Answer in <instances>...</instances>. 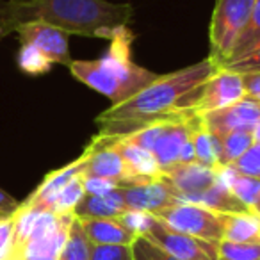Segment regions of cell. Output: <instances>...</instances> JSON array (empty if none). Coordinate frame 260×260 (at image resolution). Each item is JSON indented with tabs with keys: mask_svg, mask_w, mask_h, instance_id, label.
<instances>
[{
	"mask_svg": "<svg viewBox=\"0 0 260 260\" xmlns=\"http://www.w3.org/2000/svg\"><path fill=\"white\" fill-rule=\"evenodd\" d=\"M118 191L128 210H141L153 216L178 202L162 177L157 180L123 184L118 187Z\"/></svg>",
	"mask_w": 260,
	"mask_h": 260,
	"instance_id": "30bf717a",
	"label": "cell"
},
{
	"mask_svg": "<svg viewBox=\"0 0 260 260\" xmlns=\"http://www.w3.org/2000/svg\"><path fill=\"white\" fill-rule=\"evenodd\" d=\"M20 207V202H16L9 192H6L4 189H0V216H9L15 214Z\"/></svg>",
	"mask_w": 260,
	"mask_h": 260,
	"instance_id": "d590c367",
	"label": "cell"
},
{
	"mask_svg": "<svg viewBox=\"0 0 260 260\" xmlns=\"http://www.w3.org/2000/svg\"><path fill=\"white\" fill-rule=\"evenodd\" d=\"M260 45V0H255V6H253L251 18H249L248 25L244 27V30L239 36L237 43H235L234 50H232L228 61H235V59H241L242 55H246L248 52H251L253 48H256Z\"/></svg>",
	"mask_w": 260,
	"mask_h": 260,
	"instance_id": "603a6c76",
	"label": "cell"
},
{
	"mask_svg": "<svg viewBox=\"0 0 260 260\" xmlns=\"http://www.w3.org/2000/svg\"><path fill=\"white\" fill-rule=\"evenodd\" d=\"M219 260H260V242H217Z\"/></svg>",
	"mask_w": 260,
	"mask_h": 260,
	"instance_id": "4316f807",
	"label": "cell"
},
{
	"mask_svg": "<svg viewBox=\"0 0 260 260\" xmlns=\"http://www.w3.org/2000/svg\"><path fill=\"white\" fill-rule=\"evenodd\" d=\"M202 119L209 132L219 136V138L230 134V132H237V130L253 132L255 125L260 121V102L244 96L242 100L224 109L202 114Z\"/></svg>",
	"mask_w": 260,
	"mask_h": 260,
	"instance_id": "9c48e42d",
	"label": "cell"
},
{
	"mask_svg": "<svg viewBox=\"0 0 260 260\" xmlns=\"http://www.w3.org/2000/svg\"><path fill=\"white\" fill-rule=\"evenodd\" d=\"M255 0H216L210 20V55L221 66L234 50L239 36L251 18Z\"/></svg>",
	"mask_w": 260,
	"mask_h": 260,
	"instance_id": "5b68a950",
	"label": "cell"
},
{
	"mask_svg": "<svg viewBox=\"0 0 260 260\" xmlns=\"http://www.w3.org/2000/svg\"><path fill=\"white\" fill-rule=\"evenodd\" d=\"M82 184H84V191H86V194H96V196L109 194V192L116 191V189L119 187V182L105 180V178L84 177V175H82Z\"/></svg>",
	"mask_w": 260,
	"mask_h": 260,
	"instance_id": "836d02e7",
	"label": "cell"
},
{
	"mask_svg": "<svg viewBox=\"0 0 260 260\" xmlns=\"http://www.w3.org/2000/svg\"><path fill=\"white\" fill-rule=\"evenodd\" d=\"M126 210L128 209H126L119 191L116 189L104 196L84 194V198L73 210V216L77 219H116Z\"/></svg>",
	"mask_w": 260,
	"mask_h": 260,
	"instance_id": "e0dca14e",
	"label": "cell"
},
{
	"mask_svg": "<svg viewBox=\"0 0 260 260\" xmlns=\"http://www.w3.org/2000/svg\"><path fill=\"white\" fill-rule=\"evenodd\" d=\"M132 30L111 41L100 59L72 61V75L87 87L105 94L112 105L126 102L157 79V73L138 66L132 61Z\"/></svg>",
	"mask_w": 260,
	"mask_h": 260,
	"instance_id": "3957f363",
	"label": "cell"
},
{
	"mask_svg": "<svg viewBox=\"0 0 260 260\" xmlns=\"http://www.w3.org/2000/svg\"><path fill=\"white\" fill-rule=\"evenodd\" d=\"M91 244L132 246L136 235L118 219H79Z\"/></svg>",
	"mask_w": 260,
	"mask_h": 260,
	"instance_id": "ac0fdd59",
	"label": "cell"
},
{
	"mask_svg": "<svg viewBox=\"0 0 260 260\" xmlns=\"http://www.w3.org/2000/svg\"><path fill=\"white\" fill-rule=\"evenodd\" d=\"M246 96L242 77L226 68H219L203 84L200 100L194 105V114L202 116L207 112L219 111Z\"/></svg>",
	"mask_w": 260,
	"mask_h": 260,
	"instance_id": "ba28073f",
	"label": "cell"
},
{
	"mask_svg": "<svg viewBox=\"0 0 260 260\" xmlns=\"http://www.w3.org/2000/svg\"><path fill=\"white\" fill-rule=\"evenodd\" d=\"M228 166L237 171V173L244 175V177L258 178L260 180V143H253L244 155H241L237 160H234Z\"/></svg>",
	"mask_w": 260,
	"mask_h": 260,
	"instance_id": "f1b7e54d",
	"label": "cell"
},
{
	"mask_svg": "<svg viewBox=\"0 0 260 260\" xmlns=\"http://www.w3.org/2000/svg\"><path fill=\"white\" fill-rule=\"evenodd\" d=\"M22 45H32L45 54L54 64H72L68 48V32L45 23H25L15 30Z\"/></svg>",
	"mask_w": 260,
	"mask_h": 260,
	"instance_id": "8fae6325",
	"label": "cell"
},
{
	"mask_svg": "<svg viewBox=\"0 0 260 260\" xmlns=\"http://www.w3.org/2000/svg\"><path fill=\"white\" fill-rule=\"evenodd\" d=\"M84 194H86V191H84L82 173H80L79 177L73 178L70 184H66L57 194L52 196L47 203H43L40 209L50 210V212L59 214V216H62V214H73L75 207L79 205V202L84 198Z\"/></svg>",
	"mask_w": 260,
	"mask_h": 260,
	"instance_id": "7402d4cb",
	"label": "cell"
},
{
	"mask_svg": "<svg viewBox=\"0 0 260 260\" xmlns=\"http://www.w3.org/2000/svg\"><path fill=\"white\" fill-rule=\"evenodd\" d=\"M100 138V136H98ZM105 141L112 143L114 148L119 152L126 170V180L123 184H136V182H148L157 180L162 175L159 162L153 157L150 150H145L126 139H114V138H102ZM121 184V185H123Z\"/></svg>",
	"mask_w": 260,
	"mask_h": 260,
	"instance_id": "5bb4252c",
	"label": "cell"
},
{
	"mask_svg": "<svg viewBox=\"0 0 260 260\" xmlns=\"http://www.w3.org/2000/svg\"><path fill=\"white\" fill-rule=\"evenodd\" d=\"M219 68H226V70H230V72L239 73V75H246V73H260V45L256 48H253L251 52H248L246 55H242L241 59L223 62Z\"/></svg>",
	"mask_w": 260,
	"mask_h": 260,
	"instance_id": "1f68e13d",
	"label": "cell"
},
{
	"mask_svg": "<svg viewBox=\"0 0 260 260\" xmlns=\"http://www.w3.org/2000/svg\"><path fill=\"white\" fill-rule=\"evenodd\" d=\"M192 116H184V118H175L164 123L162 132L153 146L152 153L159 162L162 173L170 171L171 168L180 164V155L185 143L191 138L192 128Z\"/></svg>",
	"mask_w": 260,
	"mask_h": 260,
	"instance_id": "4fadbf2b",
	"label": "cell"
},
{
	"mask_svg": "<svg viewBox=\"0 0 260 260\" xmlns=\"http://www.w3.org/2000/svg\"><path fill=\"white\" fill-rule=\"evenodd\" d=\"M187 203H196V205L207 207V209L214 210V212H219V214H241V212H248L249 210L248 207H246L226 185L221 184L219 180L210 189H207V191L189 198Z\"/></svg>",
	"mask_w": 260,
	"mask_h": 260,
	"instance_id": "44dd1931",
	"label": "cell"
},
{
	"mask_svg": "<svg viewBox=\"0 0 260 260\" xmlns=\"http://www.w3.org/2000/svg\"><path fill=\"white\" fill-rule=\"evenodd\" d=\"M223 241L260 242V216L253 210L223 214Z\"/></svg>",
	"mask_w": 260,
	"mask_h": 260,
	"instance_id": "ffe728a7",
	"label": "cell"
},
{
	"mask_svg": "<svg viewBox=\"0 0 260 260\" xmlns=\"http://www.w3.org/2000/svg\"><path fill=\"white\" fill-rule=\"evenodd\" d=\"M192 145H194L196 162L202 166L217 170L221 166V139L219 136L209 132V128L203 123L202 116H192V128H191Z\"/></svg>",
	"mask_w": 260,
	"mask_h": 260,
	"instance_id": "d6986e66",
	"label": "cell"
},
{
	"mask_svg": "<svg viewBox=\"0 0 260 260\" xmlns=\"http://www.w3.org/2000/svg\"><path fill=\"white\" fill-rule=\"evenodd\" d=\"M73 219V214L59 216L40 207H29V235L15 260H59Z\"/></svg>",
	"mask_w": 260,
	"mask_h": 260,
	"instance_id": "277c9868",
	"label": "cell"
},
{
	"mask_svg": "<svg viewBox=\"0 0 260 260\" xmlns=\"http://www.w3.org/2000/svg\"><path fill=\"white\" fill-rule=\"evenodd\" d=\"M221 166H228L241 155H244L253 145V134L249 130H237L221 136Z\"/></svg>",
	"mask_w": 260,
	"mask_h": 260,
	"instance_id": "d4e9b609",
	"label": "cell"
},
{
	"mask_svg": "<svg viewBox=\"0 0 260 260\" xmlns=\"http://www.w3.org/2000/svg\"><path fill=\"white\" fill-rule=\"evenodd\" d=\"M217 64L210 57L168 75H159L136 96L111 105L96 118L100 138H125L136 130L164 119L194 114L203 84L212 77Z\"/></svg>",
	"mask_w": 260,
	"mask_h": 260,
	"instance_id": "6da1fadb",
	"label": "cell"
},
{
	"mask_svg": "<svg viewBox=\"0 0 260 260\" xmlns=\"http://www.w3.org/2000/svg\"><path fill=\"white\" fill-rule=\"evenodd\" d=\"M132 13L130 4L109 0H0V41L25 23L112 41L130 30Z\"/></svg>",
	"mask_w": 260,
	"mask_h": 260,
	"instance_id": "7a4b0ae2",
	"label": "cell"
},
{
	"mask_svg": "<svg viewBox=\"0 0 260 260\" xmlns=\"http://www.w3.org/2000/svg\"><path fill=\"white\" fill-rule=\"evenodd\" d=\"M91 242L87 239L86 232H84L80 221L73 219L72 226L68 232V239L62 248V253L59 260H89L91 258Z\"/></svg>",
	"mask_w": 260,
	"mask_h": 260,
	"instance_id": "cb8c5ba5",
	"label": "cell"
},
{
	"mask_svg": "<svg viewBox=\"0 0 260 260\" xmlns=\"http://www.w3.org/2000/svg\"><path fill=\"white\" fill-rule=\"evenodd\" d=\"M241 77L242 84H244L246 96L260 102V73H246V75Z\"/></svg>",
	"mask_w": 260,
	"mask_h": 260,
	"instance_id": "e575fe53",
	"label": "cell"
},
{
	"mask_svg": "<svg viewBox=\"0 0 260 260\" xmlns=\"http://www.w3.org/2000/svg\"><path fill=\"white\" fill-rule=\"evenodd\" d=\"M15 256V214L0 216V260Z\"/></svg>",
	"mask_w": 260,
	"mask_h": 260,
	"instance_id": "f546056e",
	"label": "cell"
},
{
	"mask_svg": "<svg viewBox=\"0 0 260 260\" xmlns=\"http://www.w3.org/2000/svg\"><path fill=\"white\" fill-rule=\"evenodd\" d=\"M89 260H134V255H132V246L93 244Z\"/></svg>",
	"mask_w": 260,
	"mask_h": 260,
	"instance_id": "d6a6232c",
	"label": "cell"
},
{
	"mask_svg": "<svg viewBox=\"0 0 260 260\" xmlns=\"http://www.w3.org/2000/svg\"><path fill=\"white\" fill-rule=\"evenodd\" d=\"M89 159L84 166V177L105 178V180L119 182V185L126 180V170L119 152L114 148V145L105 139L94 136L89 145Z\"/></svg>",
	"mask_w": 260,
	"mask_h": 260,
	"instance_id": "9a60e30c",
	"label": "cell"
},
{
	"mask_svg": "<svg viewBox=\"0 0 260 260\" xmlns=\"http://www.w3.org/2000/svg\"><path fill=\"white\" fill-rule=\"evenodd\" d=\"M170 228L205 241H223V214L196 203L177 202L155 214Z\"/></svg>",
	"mask_w": 260,
	"mask_h": 260,
	"instance_id": "8992f818",
	"label": "cell"
},
{
	"mask_svg": "<svg viewBox=\"0 0 260 260\" xmlns=\"http://www.w3.org/2000/svg\"><path fill=\"white\" fill-rule=\"evenodd\" d=\"M251 134H253V141H255V143H260V121L255 125V128H253Z\"/></svg>",
	"mask_w": 260,
	"mask_h": 260,
	"instance_id": "8d00e7d4",
	"label": "cell"
},
{
	"mask_svg": "<svg viewBox=\"0 0 260 260\" xmlns=\"http://www.w3.org/2000/svg\"><path fill=\"white\" fill-rule=\"evenodd\" d=\"M253 212H256L260 216V200L256 202V205H255V209H253Z\"/></svg>",
	"mask_w": 260,
	"mask_h": 260,
	"instance_id": "74e56055",
	"label": "cell"
},
{
	"mask_svg": "<svg viewBox=\"0 0 260 260\" xmlns=\"http://www.w3.org/2000/svg\"><path fill=\"white\" fill-rule=\"evenodd\" d=\"M126 230H130L136 237L145 235L153 221V214L141 212V210H126L119 217H116Z\"/></svg>",
	"mask_w": 260,
	"mask_h": 260,
	"instance_id": "4dcf8cb0",
	"label": "cell"
},
{
	"mask_svg": "<svg viewBox=\"0 0 260 260\" xmlns=\"http://www.w3.org/2000/svg\"><path fill=\"white\" fill-rule=\"evenodd\" d=\"M160 177L168 182L171 192L178 202H187L189 198L217 184V171L198 162L178 164Z\"/></svg>",
	"mask_w": 260,
	"mask_h": 260,
	"instance_id": "7c38bea8",
	"label": "cell"
},
{
	"mask_svg": "<svg viewBox=\"0 0 260 260\" xmlns=\"http://www.w3.org/2000/svg\"><path fill=\"white\" fill-rule=\"evenodd\" d=\"M132 255H134V260H180L164 251L162 248H159L155 242L146 239L145 235H139L132 242Z\"/></svg>",
	"mask_w": 260,
	"mask_h": 260,
	"instance_id": "83f0119b",
	"label": "cell"
},
{
	"mask_svg": "<svg viewBox=\"0 0 260 260\" xmlns=\"http://www.w3.org/2000/svg\"><path fill=\"white\" fill-rule=\"evenodd\" d=\"M54 62L45 57L41 50H38L32 45H22L18 52V66L23 73L29 75H43L52 70Z\"/></svg>",
	"mask_w": 260,
	"mask_h": 260,
	"instance_id": "484cf974",
	"label": "cell"
},
{
	"mask_svg": "<svg viewBox=\"0 0 260 260\" xmlns=\"http://www.w3.org/2000/svg\"><path fill=\"white\" fill-rule=\"evenodd\" d=\"M89 153H91L89 146H86V150H84L80 157H77L75 160H72V162L66 164V166L59 168V170L50 171V173L41 180V184L36 187V191H34L32 194H29V198H27L22 205L41 207L43 203H47L48 200L54 194H57L66 184H70L73 178L82 173L84 166H86L87 159H89Z\"/></svg>",
	"mask_w": 260,
	"mask_h": 260,
	"instance_id": "2e32d148",
	"label": "cell"
},
{
	"mask_svg": "<svg viewBox=\"0 0 260 260\" xmlns=\"http://www.w3.org/2000/svg\"><path fill=\"white\" fill-rule=\"evenodd\" d=\"M145 237L180 260H219L217 242L177 232L155 216Z\"/></svg>",
	"mask_w": 260,
	"mask_h": 260,
	"instance_id": "52a82bcc",
	"label": "cell"
}]
</instances>
